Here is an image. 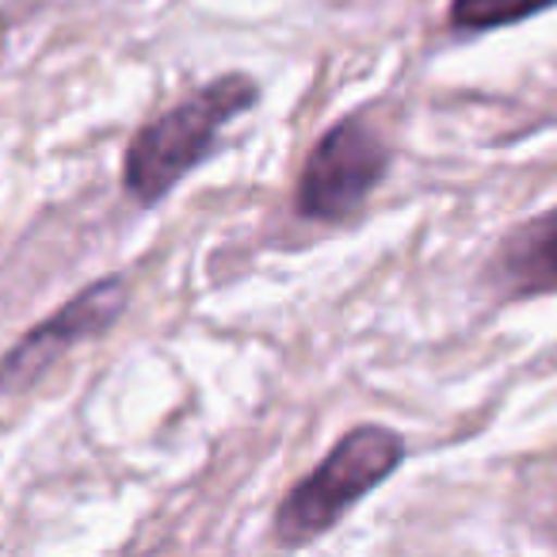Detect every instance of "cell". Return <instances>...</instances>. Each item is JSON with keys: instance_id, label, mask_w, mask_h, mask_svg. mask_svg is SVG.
<instances>
[{"instance_id": "obj_1", "label": "cell", "mask_w": 557, "mask_h": 557, "mask_svg": "<svg viewBox=\"0 0 557 557\" xmlns=\"http://www.w3.org/2000/svg\"><path fill=\"white\" fill-rule=\"evenodd\" d=\"M256 103H260L256 77L233 70L141 123L123 153L126 195L138 207H157L180 180H187L207 161L222 126L237 115H248Z\"/></svg>"}, {"instance_id": "obj_2", "label": "cell", "mask_w": 557, "mask_h": 557, "mask_svg": "<svg viewBox=\"0 0 557 557\" xmlns=\"http://www.w3.org/2000/svg\"><path fill=\"white\" fill-rule=\"evenodd\" d=\"M409 458V443L397 428L356 424L333 443L325 458L287 488L278 500L271 534L283 549H298L329 534L363 496L386 485Z\"/></svg>"}, {"instance_id": "obj_3", "label": "cell", "mask_w": 557, "mask_h": 557, "mask_svg": "<svg viewBox=\"0 0 557 557\" xmlns=\"http://www.w3.org/2000/svg\"><path fill=\"white\" fill-rule=\"evenodd\" d=\"M394 149L363 115H344L310 149L295 184V214L306 222H348L389 176Z\"/></svg>"}, {"instance_id": "obj_4", "label": "cell", "mask_w": 557, "mask_h": 557, "mask_svg": "<svg viewBox=\"0 0 557 557\" xmlns=\"http://www.w3.org/2000/svg\"><path fill=\"white\" fill-rule=\"evenodd\" d=\"M131 306V283L126 275H103L92 287L77 290L70 302H62L47 321L27 329L0 359V394L20 397L35 389L58 359H65L81 341H96V336L111 333L119 318Z\"/></svg>"}, {"instance_id": "obj_5", "label": "cell", "mask_w": 557, "mask_h": 557, "mask_svg": "<svg viewBox=\"0 0 557 557\" xmlns=\"http://www.w3.org/2000/svg\"><path fill=\"white\" fill-rule=\"evenodd\" d=\"M481 287L500 306L557 295V202L496 240L481 268Z\"/></svg>"}, {"instance_id": "obj_6", "label": "cell", "mask_w": 557, "mask_h": 557, "mask_svg": "<svg viewBox=\"0 0 557 557\" xmlns=\"http://www.w3.org/2000/svg\"><path fill=\"white\" fill-rule=\"evenodd\" d=\"M557 9V0H450L447 27L455 35H485L516 27Z\"/></svg>"}]
</instances>
